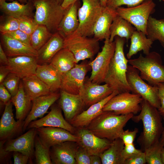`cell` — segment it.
<instances>
[{
  "instance_id": "52a82bcc",
  "label": "cell",
  "mask_w": 164,
  "mask_h": 164,
  "mask_svg": "<svg viewBox=\"0 0 164 164\" xmlns=\"http://www.w3.org/2000/svg\"><path fill=\"white\" fill-rule=\"evenodd\" d=\"M155 6L153 0H146L133 7H119L116 11L118 15L129 22L137 30L146 35L148 20L150 15L155 11Z\"/></svg>"
},
{
  "instance_id": "680465c9",
  "label": "cell",
  "mask_w": 164,
  "mask_h": 164,
  "mask_svg": "<svg viewBox=\"0 0 164 164\" xmlns=\"http://www.w3.org/2000/svg\"><path fill=\"white\" fill-rule=\"evenodd\" d=\"M164 120V116H162ZM159 142L160 144L163 146L164 147V127L159 139Z\"/></svg>"
},
{
  "instance_id": "d6986e66",
  "label": "cell",
  "mask_w": 164,
  "mask_h": 164,
  "mask_svg": "<svg viewBox=\"0 0 164 164\" xmlns=\"http://www.w3.org/2000/svg\"><path fill=\"white\" fill-rule=\"evenodd\" d=\"M60 92H57L43 95L32 101L31 109L24 121L23 131H25L30 122L41 118L47 112L49 108L53 105L60 97Z\"/></svg>"
},
{
  "instance_id": "7a4b0ae2",
  "label": "cell",
  "mask_w": 164,
  "mask_h": 164,
  "mask_svg": "<svg viewBox=\"0 0 164 164\" xmlns=\"http://www.w3.org/2000/svg\"><path fill=\"white\" fill-rule=\"evenodd\" d=\"M139 114L132 119L135 122L141 121L143 131L140 138L144 150L159 141L163 129L162 116L158 109L143 99Z\"/></svg>"
},
{
  "instance_id": "7c38bea8",
  "label": "cell",
  "mask_w": 164,
  "mask_h": 164,
  "mask_svg": "<svg viewBox=\"0 0 164 164\" xmlns=\"http://www.w3.org/2000/svg\"><path fill=\"white\" fill-rule=\"evenodd\" d=\"M89 67L88 63L85 62L76 64L62 76L60 90L72 94H79Z\"/></svg>"
},
{
  "instance_id": "2e32d148",
  "label": "cell",
  "mask_w": 164,
  "mask_h": 164,
  "mask_svg": "<svg viewBox=\"0 0 164 164\" xmlns=\"http://www.w3.org/2000/svg\"><path fill=\"white\" fill-rule=\"evenodd\" d=\"M36 134L43 144L50 148L52 146L67 141L78 142L79 137L75 134L62 128L50 127L37 128Z\"/></svg>"
},
{
  "instance_id": "8fae6325",
  "label": "cell",
  "mask_w": 164,
  "mask_h": 164,
  "mask_svg": "<svg viewBox=\"0 0 164 164\" xmlns=\"http://www.w3.org/2000/svg\"><path fill=\"white\" fill-rule=\"evenodd\" d=\"M115 48L114 41L111 42L109 38L104 40L101 51L98 53L93 60L88 63L92 70L91 76L89 78V80L99 84L104 82L110 62L114 53Z\"/></svg>"
},
{
  "instance_id": "83f0119b",
  "label": "cell",
  "mask_w": 164,
  "mask_h": 164,
  "mask_svg": "<svg viewBox=\"0 0 164 164\" xmlns=\"http://www.w3.org/2000/svg\"><path fill=\"white\" fill-rule=\"evenodd\" d=\"M36 75L48 87L51 93L60 90L62 76L50 64H38Z\"/></svg>"
},
{
  "instance_id": "4316f807",
  "label": "cell",
  "mask_w": 164,
  "mask_h": 164,
  "mask_svg": "<svg viewBox=\"0 0 164 164\" xmlns=\"http://www.w3.org/2000/svg\"><path fill=\"white\" fill-rule=\"evenodd\" d=\"M64 38L57 32L53 33L48 41L37 51L38 63L49 64L53 56L64 48Z\"/></svg>"
},
{
  "instance_id": "d6a6232c",
  "label": "cell",
  "mask_w": 164,
  "mask_h": 164,
  "mask_svg": "<svg viewBox=\"0 0 164 164\" xmlns=\"http://www.w3.org/2000/svg\"><path fill=\"white\" fill-rule=\"evenodd\" d=\"M130 39L131 44L126 55L128 59H130L132 56L140 51H142L145 55L150 52L153 42L142 32L136 30Z\"/></svg>"
},
{
  "instance_id": "db71d44e",
  "label": "cell",
  "mask_w": 164,
  "mask_h": 164,
  "mask_svg": "<svg viewBox=\"0 0 164 164\" xmlns=\"http://www.w3.org/2000/svg\"><path fill=\"white\" fill-rule=\"evenodd\" d=\"M10 73L7 65H1L0 67V84L2 83L6 77Z\"/></svg>"
},
{
  "instance_id": "d4e9b609",
  "label": "cell",
  "mask_w": 164,
  "mask_h": 164,
  "mask_svg": "<svg viewBox=\"0 0 164 164\" xmlns=\"http://www.w3.org/2000/svg\"><path fill=\"white\" fill-rule=\"evenodd\" d=\"M117 15L116 9L107 6L103 7L94 27V37L99 41L109 39L110 28Z\"/></svg>"
},
{
  "instance_id": "44dd1931",
  "label": "cell",
  "mask_w": 164,
  "mask_h": 164,
  "mask_svg": "<svg viewBox=\"0 0 164 164\" xmlns=\"http://www.w3.org/2000/svg\"><path fill=\"white\" fill-rule=\"evenodd\" d=\"M58 104L63 111L65 118L69 123L80 113L85 106L79 94H73L60 90Z\"/></svg>"
},
{
  "instance_id": "681fc988",
  "label": "cell",
  "mask_w": 164,
  "mask_h": 164,
  "mask_svg": "<svg viewBox=\"0 0 164 164\" xmlns=\"http://www.w3.org/2000/svg\"><path fill=\"white\" fill-rule=\"evenodd\" d=\"M146 163L145 154L142 151L126 160L125 164H145Z\"/></svg>"
},
{
  "instance_id": "ab89813d",
  "label": "cell",
  "mask_w": 164,
  "mask_h": 164,
  "mask_svg": "<svg viewBox=\"0 0 164 164\" xmlns=\"http://www.w3.org/2000/svg\"><path fill=\"white\" fill-rule=\"evenodd\" d=\"M1 19L0 31L1 34H5L19 29V23L17 19L5 15Z\"/></svg>"
},
{
  "instance_id": "8992f818",
  "label": "cell",
  "mask_w": 164,
  "mask_h": 164,
  "mask_svg": "<svg viewBox=\"0 0 164 164\" xmlns=\"http://www.w3.org/2000/svg\"><path fill=\"white\" fill-rule=\"evenodd\" d=\"M99 40L81 35L76 32L64 39V48L74 55L77 63L81 60L92 59L98 53Z\"/></svg>"
},
{
  "instance_id": "be15d7a7",
  "label": "cell",
  "mask_w": 164,
  "mask_h": 164,
  "mask_svg": "<svg viewBox=\"0 0 164 164\" xmlns=\"http://www.w3.org/2000/svg\"><path fill=\"white\" fill-rule=\"evenodd\" d=\"M59 4L61 5L62 4L64 0H55Z\"/></svg>"
},
{
  "instance_id": "cb8c5ba5",
  "label": "cell",
  "mask_w": 164,
  "mask_h": 164,
  "mask_svg": "<svg viewBox=\"0 0 164 164\" xmlns=\"http://www.w3.org/2000/svg\"><path fill=\"white\" fill-rule=\"evenodd\" d=\"M118 94V92L114 91L107 97L90 106L87 110L83 111L70 123L76 128L87 127L93 119L103 112V108L107 102Z\"/></svg>"
},
{
  "instance_id": "e575fe53",
  "label": "cell",
  "mask_w": 164,
  "mask_h": 164,
  "mask_svg": "<svg viewBox=\"0 0 164 164\" xmlns=\"http://www.w3.org/2000/svg\"><path fill=\"white\" fill-rule=\"evenodd\" d=\"M136 30V28L129 22L117 15L114 19L110 28L109 40L112 42L115 37L118 36L125 38L127 43Z\"/></svg>"
},
{
  "instance_id": "6f0895ef",
  "label": "cell",
  "mask_w": 164,
  "mask_h": 164,
  "mask_svg": "<svg viewBox=\"0 0 164 164\" xmlns=\"http://www.w3.org/2000/svg\"><path fill=\"white\" fill-rule=\"evenodd\" d=\"M78 0H64L61 5L63 8L66 9Z\"/></svg>"
},
{
  "instance_id": "d590c367",
  "label": "cell",
  "mask_w": 164,
  "mask_h": 164,
  "mask_svg": "<svg viewBox=\"0 0 164 164\" xmlns=\"http://www.w3.org/2000/svg\"><path fill=\"white\" fill-rule=\"evenodd\" d=\"M147 37L153 42L158 40L164 47V18L157 19L150 16L146 28Z\"/></svg>"
},
{
  "instance_id": "ac0fdd59",
  "label": "cell",
  "mask_w": 164,
  "mask_h": 164,
  "mask_svg": "<svg viewBox=\"0 0 164 164\" xmlns=\"http://www.w3.org/2000/svg\"><path fill=\"white\" fill-rule=\"evenodd\" d=\"M36 135V128H30L17 138L7 140L4 145L5 149L9 152H20L32 159L34 156V141Z\"/></svg>"
},
{
  "instance_id": "7dc6e473",
  "label": "cell",
  "mask_w": 164,
  "mask_h": 164,
  "mask_svg": "<svg viewBox=\"0 0 164 164\" xmlns=\"http://www.w3.org/2000/svg\"><path fill=\"white\" fill-rule=\"evenodd\" d=\"M138 132L137 128H135L132 131L128 129L124 131L120 138L122 140L125 145L133 144Z\"/></svg>"
},
{
  "instance_id": "ee69618b",
  "label": "cell",
  "mask_w": 164,
  "mask_h": 164,
  "mask_svg": "<svg viewBox=\"0 0 164 164\" xmlns=\"http://www.w3.org/2000/svg\"><path fill=\"white\" fill-rule=\"evenodd\" d=\"M91 156L84 148L79 145L75 155L76 164H91Z\"/></svg>"
},
{
  "instance_id": "3957f363",
  "label": "cell",
  "mask_w": 164,
  "mask_h": 164,
  "mask_svg": "<svg viewBox=\"0 0 164 164\" xmlns=\"http://www.w3.org/2000/svg\"><path fill=\"white\" fill-rule=\"evenodd\" d=\"M134 114H118L111 111H103L86 127L97 136L112 141L120 137L127 122Z\"/></svg>"
},
{
  "instance_id": "f907efd6",
  "label": "cell",
  "mask_w": 164,
  "mask_h": 164,
  "mask_svg": "<svg viewBox=\"0 0 164 164\" xmlns=\"http://www.w3.org/2000/svg\"><path fill=\"white\" fill-rule=\"evenodd\" d=\"M14 164H26L29 161L32 162L31 159L29 156L18 152H13L12 154Z\"/></svg>"
},
{
  "instance_id": "30bf717a",
  "label": "cell",
  "mask_w": 164,
  "mask_h": 164,
  "mask_svg": "<svg viewBox=\"0 0 164 164\" xmlns=\"http://www.w3.org/2000/svg\"><path fill=\"white\" fill-rule=\"evenodd\" d=\"M143 99L139 95L131 92L118 94L105 104L103 111H111L118 114H137L141 110Z\"/></svg>"
},
{
  "instance_id": "6da1fadb",
  "label": "cell",
  "mask_w": 164,
  "mask_h": 164,
  "mask_svg": "<svg viewBox=\"0 0 164 164\" xmlns=\"http://www.w3.org/2000/svg\"><path fill=\"white\" fill-rule=\"evenodd\" d=\"M114 53L110 62L104 82L113 90L119 94L131 92L132 89L126 78L128 60L126 58L124 46L126 41L125 38L116 36Z\"/></svg>"
},
{
  "instance_id": "9a60e30c",
  "label": "cell",
  "mask_w": 164,
  "mask_h": 164,
  "mask_svg": "<svg viewBox=\"0 0 164 164\" xmlns=\"http://www.w3.org/2000/svg\"><path fill=\"white\" fill-rule=\"evenodd\" d=\"M46 127L62 128L74 134L76 130V128L63 117L62 109L58 104L52 105L50 111L45 117L30 122L27 129Z\"/></svg>"
},
{
  "instance_id": "1f68e13d",
  "label": "cell",
  "mask_w": 164,
  "mask_h": 164,
  "mask_svg": "<svg viewBox=\"0 0 164 164\" xmlns=\"http://www.w3.org/2000/svg\"><path fill=\"white\" fill-rule=\"evenodd\" d=\"M49 64L62 76L77 63L73 54L68 49L63 48L55 54Z\"/></svg>"
},
{
  "instance_id": "11a10c76",
  "label": "cell",
  "mask_w": 164,
  "mask_h": 164,
  "mask_svg": "<svg viewBox=\"0 0 164 164\" xmlns=\"http://www.w3.org/2000/svg\"><path fill=\"white\" fill-rule=\"evenodd\" d=\"M2 46L0 44V62L2 65H7L8 62V57H7Z\"/></svg>"
},
{
  "instance_id": "836d02e7",
  "label": "cell",
  "mask_w": 164,
  "mask_h": 164,
  "mask_svg": "<svg viewBox=\"0 0 164 164\" xmlns=\"http://www.w3.org/2000/svg\"><path fill=\"white\" fill-rule=\"evenodd\" d=\"M125 145L118 138L111 141L109 147L99 155L102 164H123L122 153Z\"/></svg>"
},
{
  "instance_id": "94428289",
  "label": "cell",
  "mask_w": 164,
  "mask_h": 164,
  "mask_svg": "<svg viewBox=\"0 0 164 164\" xmlns=\"http://www.w3.org/2000/svg\"><path fill=\"white\" fill-rule=\"evenodd\" d=\"M5 1H13L14 0H16L18 1H19L20 3H21L23 4H24L25 3H26L27 2L29 1H32L33 0H5Z\"/></svg>"
},
{
  "instance_id": "c3c4849f",
  "label": "cell",
  "mask_w": 164,
  "mask_h": 164,
  "mask_svg": "<svg viewBox=\"0 0 164 164\" xmlns=\"http://www.w3.org/2000/svg\"><path fill=\"white\" fill-rule=\"evenodd\" d=\"M6 141H0V164H11V154L13 152L6 151L4 145Z\"/></svg>"
},
{
  "instance_id": "f6af8a7d",
  "label": "cell",
  "mask_w": 164,
  "mask_h": 164,
  "mask_svg": "<svg viewBox=\"0 0 164 164\" xmlns=\"http://www.w3.org/2000/svg\"><path fill=\"white\" fill-rule=\"evenodd\" d=\"M5 34L24 43L31 46L30 36L19 29Z\"/></svg>"
},
{
  "instance_id": "60d3db41",
  "label": "cell",
  "mask_w": 164,
  "mask_h": 164,
  "mask_svg": "<svg viewBox=\"0 0 164 164\" xmlns=\"http://www.w3.org/2000/svg\"><path fill=\"white\" fill-rule=\"evenodd\" d=\"M20 79L17 75L10 73L1 84L5 87L12 97L18 92Z\"/></svg>"
},
{
  "instance_id": "e7e4bbea",
  "label": "cell",
  "mask_w": 164,
  "mask_h": 164,
  "mask_svg": "<svg viewBox=\"0 0 164 164\" xmlns=\"http://www.w3.org/2000/svg\"><path fill=\"white\" fill-rule=\"evenodd\" d=\"M162 0L164 2V0Z\"/></svg>"
},
{
  "instance_id": "6125c7cd",
  "label": "cell",
  "mask_w": 164,
  "mask_h": 164,
  "mask_svg": "<svg viewBox=\"0 0 164 164\" xmlns=\"http://www.w3.org/2000/svg\"><path fill=\"white\" fill-rule=\"evenodd\" d=\"M101 5L103 7L106 6L107 2L108 0H99Z\"/></svg>"
},
{
  "instance_id": "5b68a950",
  "label": "cell",
  "mask_w": 164,
  "mask_h": 164,
  "mask_svg": "<svg viewBox=\"0 0 164 164\" xmlns=\"http://www.w3.org/2000/svg\"><path fill=\"white\" fill-rule=\"evenodd\" d=\"M36 9L33 18L39 24L45 26L52 33L57 32L66 9L55 0H33Z\"/></svg>"
},
{
  "instance_id": "277c9868",
  "label": "cell",
  "mask_w": 164,
  "mask_h": 164,
  "mask_svg": "<svg viewBox=\"0 0 164 164\" xmlns=\"http://www.w3.org/2000/svg\"><path fill=\"white\" fill-rule=\"evenodd\" d=\"M128 63L138 70L141 78L150 85L164 83V64L159 53L150 52L145 56L140 53L138 58L129 60Z\"/></svg>"
},
{
  "instance_id": "ffe728a7",
  "label": "cell",
  "mask_w": 164,
  "mask_h": 164,
  "mask_svg": "<svg viewBox=\"0 0 164 164\" xmlns=\"http://www.w3.org/2000/svg\"><path fill=\"white\" fill-rule=\"evenodd\" d=\"M8 57L7 66L10 73L21 79L36 74L38 64L37 57L22 56Z\"/></svg>"
},
{
  "instance_id": "4fadbf2b",
  "label": "cell",
  "mask_w": 164,
  "mask_h": 164,
  "mask_svg": "<svg viewBox=\"0 0 164 164\" xmlns=\"http://www.w3.org/2000/svg\"><path fill=\"white\" fill-rule=\"evenodd\" d=\"M13 104L10 100L5 105L0 121V141L14 138L23 131L24 121H16L13 113Z\"/></svg>"
},
{
  "instance_id": "603a6c76",
  "label": "cell",
  "mask_w": 164,
  "mask_h": 164,
  "mask_svg": "<svg viewBox=\"0 0 164 164\" xmlns=\"http://www.w3.org/2000/svg\"><path fill=\"white\" fill-rule=\"evenodd\" d=\"M1 34V44L8 57L22 56H37V51L31 46L24 43L6 34Z\"/></svg>"
},
{
  "instance_id": "ba28073f",
  "label": "cell",
  "mask_w": 164,
  "mask_h": 164,
  "mask_svg": "<svg viewBox=\"0 0 164 164\" xmlns=\"http://www.w3.org/2000/svg\"><path fill=\"white\" fill-rule=\"evenodd\" d=\"M82 5L78 10L79 26L75 32L90 37L93 35L94 26L103 6L99 0H82Z\"/></svg>"
},
{
  "instance_id": "8d00e7d4",
  "label": "cell",
  "mask_w": 164,
  "mask_h": 164,
  "mask_svg": "<svg viewBox=\"0 0 164 164\" xmlns=\"http://www.w3.org/2000/svg\"><path fill=\"white\" fill-rule=\"evenodd\" d=\"M53 34L46 26L39 25L30 35L31 46L38 50L48 41Z\"/></svg>"
},
{
  "instance_id": "e0dca14e",
  "label": "cell",
  "mask_w": 164,
  "mask_h": 164,
  "mask_svg": "<svg viewBox=\"0 0 164 164\" xmlns=\"http://www.w3.org/2000/svg\"><path fill=\"white\" fill-rule=\"evenodd\" d=\"M114 91L106 84L100 85L85 78L79 94L85 105L90 106L107 97Z\"/></svg>"
},
{
  "instance_id": "7402d4cb",
  "label": "cell",
  "mask_w": 164,
  "mask_h": 164,
  "mask_svg": "<svg viewBox=\"0 0 164 164\" xmlns=\"http://www.w3.org/2000/svg\"><path fill=\"white\" fill-rule=\"evenodd\" d=\"M78 145L77 142L67 141L51 147L50 152L53 164H76L75 155Z\"/></svg>"
},
{
  "instance_id": "91938a15",
  "label": "cell",
  "mask_w": 164,
  "mask_h": 164,
  "mask_svg": "<svg viewBox=\"0 0 164 164\" xmlns=\"http://www.w3.org/2000/svg\"><path fill=\"white\" fill-rule=\"evenodd\" d=\"M161 158L163 164H164V147L162 148L161 150Z\"/></svg>"
},
{
  "instance_id": "74e56055",
  "label": "cell",
  "mask_w": 164,
  "mask_h": 164,
  "mask_svg": "<svg viewBox=\"0 0 164 164\" xmlns=\"http://www.w3.org/2000/svg\"><path fill=\"white\" fill-rule=\"evenodd\" d=\"M34 149L36 164H53L50 155V149L43 144L37 134L35 139Z\"/></svg>"
},
{
  "instance_id": "5bb4252c",
  "label": "cell",
  "mask_w": 164,
  "mask_h": 164,
  "mask_svg": "<svg viewBox=\"0 0 164 164\" xmlns=\"http://www.w3.org/2000/svg\"><path fill=\"white\" fill-rule=\"evenodd\" d=\"M75 134L79 137L78 145L91 155H99L109 147L112 141L97 136L86 128H76Z\"/></svg>"
},
{
  "instance_id": "b9f144b4",
  "label": "cell",
  "mask_w": 164,
  "mask_h": 164,
  "mask_svg": "<svg viewBox=\"0 0 164 164\" xmlns=\"http://www.w3.org/2000/svg\"><path fill=\"white\" fill-rule=\"evenodd\" d=\"M17 19L19 23V29L30 36L39 25L33 17H25Z\"/></svg>"
},
{
  "instance_id": "bcb514c9",
  "label": "cell",
  "mask_w": 164,
  "mask_h": 164,
  "mask_svg": "<svg viewBox=\"0 0 164 164\" xmlns=\"http://www.w3.org/2000/svg\"><path fill=\"white\" fill-rule=\"evenodd\" d=\"M136 149L134 143L125 145L122 153V158L123 164H125L126 160L141 152Z\"/></svg>"
},
{
  "instance_id": "816d5d0a",
  "label": "cell",
  "mask_w": 164,
  "mask_h": 164,
  "mask_svg": "<svg viewBox=\"0 0 164 164\" xmlns=\"http://www.w3.org/2000/svg\"><path fill=\"white\" fill-rule=\"evenodd\" d=\"M160 106L158 109L162 116H164V83H159L157 85Z\"/></svg>"
},
{
  "instance_id": "9c48e42d",
  "label": "cell",
  "mask_w": 164,
  "mask_h": 164,
  "mask_svg": "<svg viewBox=\"0 0 164 164\" xmlns=\"http://www.w3.org/2000/svg\"><path fill=\"white\" fill-rule=\"evenodd\" d=\"M128 82L131 92L137 94L158 109L160 106L157 86H153L145 82L141 77L139 71L131 65H128L126 73Z\"/></svg>"
},
{
  "instance_id": "484cf974",
  "label": "cell",
  "mask_w": 164,
  "mask_h": 164,
  "mask_svg": "<svg viewBox=\"0 0 164 164\" xmlns=\"http://www.w3.org/2000/svg\"><path fill=\"white\" fill-rule=\"evenodd\" d=\"M79 5L78 0L66 8L57 30L64 39L75 32L79 27L78 10Z\"/></svg>"
},
{
  "instance_id": "f5cc1de1",
  "label": "cell",
  "mask_w": 164,
  "mask_h": 164,
  "mask_svg": "<svg viewBox=\"0 0 164 164\" xmlns=\"http://www.w3.org/2000/svg\"><path fill=\"white\" fill-rule=\"evenodd\" d=\"M12 96L5 87L0 84V100L3 104H5L11 100Z\"/></svg>"
},
{
  "instance_id": "f1b7e54d",
  "label": "cell",
  "mask_w": 164,
  "mask_h": 164,
  "mask_svg": "<svg viewBox=\"0 0 164 164\" xmlns=\"http://www.w3.org/2000/svg\"><path fill=\"white\" fill-rule=\"evenodd\" d=\"M35 6L32 1L26 4H21L17 1L7 2L5 0H0V9L5 15L16 19L25 17H33Z\"/></svg>"
},
{
  "instance_id": "f35d334b",
  "label": "cell",
  "mask_w": 164,
  "mask_h": 164,
  "mask_svg": "<svg viewBox=\"0 0 164 164\" xmlns=\"http://www.w3.org/2000/svg\"><path fill=\"white\" fill-rule=\"evenodd\" d=\"M159 141L145 149L146 163L148 164H163L161 152L163 147Z\"/></svg>"
},
{
  "instance_id": "9f6ffc18",
  "label": "cell",
  "mask_w": 164,
  "mask_h": 164,
  "mask_svg": "<svg viewBox=\"0 0 164 164\" xmlns=\"http://www.w3.org/2000/svg\"><path fill=\"white\" fill-rule=\"evenodd\" d=\"M101 158L99 155H93L91 156V164H101Z\"/></svg>"
},
{
  "instance_id": "f546056e",
  "label": "cell",
  "mask_w": 164,
  "mask_h": 164,
  "mask_svg": "<svg viewBox=\"0 0 164 164\" xmlns=\"http://www.w3.org/2000/svg\"><path fill=\"white\" fill-rule=\"evenodd\" d=\"M21 79L25 92L32 101L40 96L52 93L48 87L36 74Z\"/></svg>"
},
{
  "instance_id": "7bdbcfd3",
  "label": "cell",
  "mask_w": 164,
  "mask_h": 164,
  "mask_svg": "<svg viewBox=\"0 0 164 164\" xmlns=\"http://www.w3.org/2000/svg\"><path fill=\"white\" fill-rule=\"evenodd\" d=\"M146 0H108L106 6L116 9L122 5L127 7H133L138 5Z\"/></svg>"
},
{
  "instance_id": "4dcf8cb0",
  "label": "cell",
  "mask_w": 164,
  "mask_h": 164,
  "mask_svg": "<svg viewBox=\"0 0 164 164\" xmlns=\"http://www.w3.org/2000/svg\"><path fill=\"white\" fill-rule=\"evenodd\" d=\"M15 109V117L17 120L24 121L29 113L32 106V101L24 91L20 80L18 92L11 99Z\"/></svg>"
}]
</instances>
